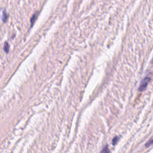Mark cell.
Wrapping results in <instances>:
<instances>
[{"mask_svg":"<svg viewBox=\"0 0 153 153\" xmlns=\"http://www.w3.org/2000/svg\"><path fill=\"white\" fill-rule=\"evenodd\" d=\"M151 81V79L149 77H146L144 79H143L140 84V87H139V91H143L146 90V87H147L149 82Z\"/></svg>","mask_w":153,"mask_h":153,"instance_id":"cell-1","label":"cell"},{"mask_svg":"<svg viewBox=\"0 0 153 153\" xmlns=\"http://www.w3.org/2000/svg\"><path fill=\"white\" fill-rule=\"evenodd\" d=\"M38 14H39V12H36V13H34V14H33L32 17H31V27L33 26L34 23L35 22V20L37 19Z\"/></svg>","mask_w":153,"mask_h":153,"instance_id":"cell-2","label":"cell"},{"mask_svg":"<svg viewBox=\"0 0 153 153\" xmlns=\"http://www.w3.org/2000/svg\"><path fill=\"white\" fill-rule=\"evenodd\" d=\"M9 49H10V47H9L8 43H7V42H5V43H4V52H5L6 53H8Z\"/></svg>","mask_w":153,"mask_h":153,"instance_id":"cell-3","label":"cell"},{"mask_svg":"<svg viewBox=\"0 0 153 153\" xmlns=\"http://www.w3.org/2000/svg\"><path fill=\"white\" fill-rule=\"evenodd\" d=\"M7 16H7V13H5V11L3 12V13H2V20H3V22H5V21L7 20Z\"/></svg>","mask_w":153,"mask_h":153,"instance_id":"cell-4","label":"cell"},{"mask_svg":"<svg viewBox=\"0 0 153 153\" xmlns=\"http://www.w3.org/2000/svg\"><path fill=\"white\" fill-rule=\"evenodd\" d=\"M101 153H110V150H109L108 146H106L105 147L102 149V151Z\"/></svg>","mask_w":153,"mask_h":153,"instance_id":"cell-5","label":"cell"},{"mask_svg":"<svg viewBox=\"0 0 153 153\" xmlns=\"http://www.w3.org/2000/svg\"><path fill=\"white\" fill-rule=\"evenodd\" d=\"M118 140H119V138H118L117 137H114L113 140V145H115L117 143V141H118Z\"/></svg>","mask_w":153,"mask_h":153,"instance_id":"cell-6","label":"cell"},{"mask_svg":"<svg viewBox=\"0 0 153 153\" xmlns=\"http://www.w3.org/2000/svg\"><path fill=\"white\" fill-rule=\"evenodd\" d=\"M152 139H150L149 143H146V146H147V147H148V146H149L150 145H152Z\"/></svg>","mask_w":153,"mask_h":153,"instance_id":"cell-7","label":"cell"}]
</instances>
